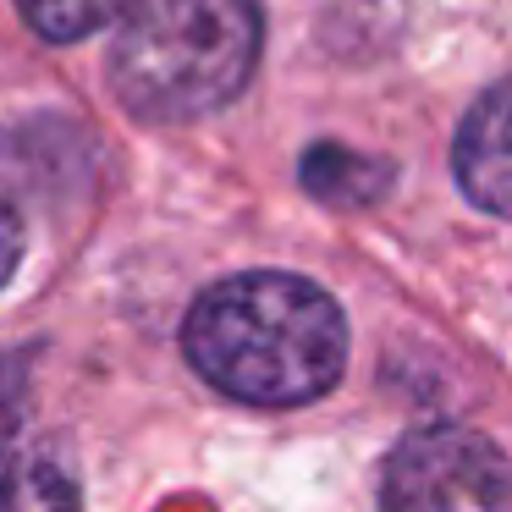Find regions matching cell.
<instances>
[{"label": "cell", "instance_id": "cell-1", "mask_svg": "<svg viewBox=\"0 0 512 512\" xmlns=\"http://www.w3.org/2000/svg\"><path fill=\"white\" fill-rule=\"evenodd\" d=\"M182 347L226 397L254 408H298L336 386L347 364V320L314 281L254 270L215 281L193 303Z\"/></svg>", "mask_w": 512, "mask_h": 512}, {"label": "cell", "instance_id": "cell-2", "mask_svg": "<svg viewBox=\"0 0 512 512\" xmlns=\"http://www.w3.org/2000/svg\"><path fill=\"white\" fill-rule=\"evenodd\" d=\"M259 61L254 0H127L111 83L144 122H193L237 100Z\"/></svg>", "mask_w": 512, "mask_h": 512}, {"label": "cell", "instance_id": "cell-3", "mask_svg": "<svg viewBox=\"0 0 512 512\" xmlns=\"http://www.w3.org/2000/svg\"><path fill=\"white\" fill-rule=\"evenodd\" d=\"M386 512H512V463L490 435L419 424L380 468Z\"/></svg>", "mask_w": 512, "mask_h": 512}, {"label": "cell", "instance_id": "cell-4", "mask_svg": "<svg viewBox=\"0 0 512 512\" xmlns=\"http://www.w3.org/2000/svg\"><path fill=\"white\" fill-rule=\"evenodd\" d=\"M457 182L490 215H512V83H496L457 133Z\"/></svg>", "mask_w": 512, "mask_h": 512}, {"label": "cell", "instance_id": "cell-5", "mask_svg": "<svg viewBox=\"0 0 512 512\" xmlns=\"http://www.w3.org/2000/svg\"><path fill=\"white\" fill-rule=\"evenodd\" d=\"M0 512H78V485L50 452L0 446Z\"/></svg>", "mask_w": 512, "mask_h": 512}, {"label": "cell", "instance_id": "cell-6", "mask_svg": "<svg viewBox=\"0 0 512 512\" xmlns=\"http://www.w3.org/2000/svg\"><path fill=\"white\" fill-rule=\"evenodd\" d=\"M17 6H23L28 28H34L39 39H50V45H72V39L105 28L111 17H122L127 0H17Z\"/></svg>", "mask_w": 512, "mask_h": 512}, {"label": "cell", "instance_id": "cell-7", "mask_svg": "<svg viewBox=\"0 0 512 512\" xmlns=\"http://www.w3.org/2000/svg\"><path fill=\"white\" fill-rule=\"evenodd\" d=\"M23 397H28V369L23 358H0V441L17 430L23 419Z\"/></svg>", "mask_w": 512, "mask_h": 512}, {"label": "cell", "instance_id": "cell-8", "mask_svg": "<svg viewBox=\"0 0 512 512\" xmlns=\"http://www.w3.org/2000/svg\"><path fill=\"white\" fill-rule=\"evenodd\" d=\"M17 259H23V221H17L12 204L0 199V287H6V276L17 270Z\"/></svg>", "mask_w": 512, "mask_h": 512}]
</instances>
